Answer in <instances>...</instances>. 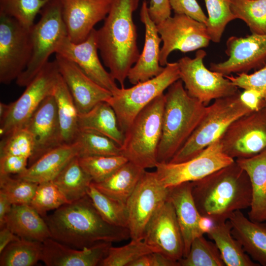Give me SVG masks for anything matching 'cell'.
Segmentation results:
<instances>
[{
    "label": "cell",
    "instance_id": "obj_1",
    "mask_svg": "<svg viewBox=\"0 0 266 266\" xmlns=\"http://www.w3.org/2000/svg\"><path fill=\"white\" fill-rule=\"evenodd\" d=\"M44 219L52 238L75 248L130 238L128 228L112 225L102 218L87 195L63 205Z\"/></svg>",
    "mask_w": 266,
    "mask_h": 266
},
{
    "label": "cell",
    "instance_id": "obj_2",
    "mask_svg": "<svg viewBox=\"0 0 266 266\" xmlns=\"http://www.w3.org/2000/svg\"><path fill=\"white\" fill-rule=\"evenodd\" d=\"M139 0H110L103 25L96 30L99 50L105 66L121 86L139 55L137 33L133 20Z\"/></svg>",
    "mask_w": 266,
    "mask_h": 266
},
{
    "label": "cell",
    "instance_id": "obj_3",
    "mask_svg": "<svg viewBox=\"0 0 266 266\" xmlns=\"http://www.w3.org/2000/svg\"><path fill=\"white\" fill-rule=\"evenodd\" d=\"M191 184L200 213L214 222L227 221L234 212L251 205L249 176L235 161Z\"/></svg>",
    "mask_w": 266,
    "mask_h": 266
},
{
    "label": "cell",
    "instance_id": "obj_4",
    "mask_svg": "<svg viewBox=\"0 0 266 266\" xmlns=\"http://www.w3.org/2000/svg\"><path fill=\"white\" fill-rule=\"evenodd\" d=\"M162 133L158 163L168 162L188 139L207 110V106L191 97L179 79L165 94Z\"/></svg>",
    "mask_w": 266,
    "mask_h": 266
},
{
    "label": "cell",
    "instance_id": "obj_5",
    "mask_svg": "<svg viewBox=\"0 0 266 266\" xmlns=\"http://www.w3.org/2000/svg\"><path fill=\"white\" fill-rule=\"evenodd\" d=\"M165 102L164 94L156 98L138 113L124 133L122 155L145 169L155 167L158 163Z\"/></svg>",
    "mask_w": 266,
    "mask_h": 266
},
{
    "label": "cell",
    "instance_id": "obj_6",
    "mask_svg": "<svg viewBox=\"0 0 266 266\" xmlns=\"http://www.w3.org/2000/svg\"><path fill=\"white\" fill-rule=\"evenodd\" d=\"M240 93L214 100L191 135L168 162L190 160L219 139L236 119L252 111L240 99Z\"/></svg>",
    "mask_w": 266,
    "mask_h": 266
},
{
    "label": "cell",
    "instance_id": "obj_7",
    "mask_svg": "<svg viewBox=\"0 0 266 266\" xmlns=\"http://www.w3.org/2000/svg\"><path fill=\"white\" fill-rule=\"evenodd\" d=\"M38 22L31 28L32 53L25 70L16 79L17 84L26 87L49 62L63 40L67 36L62 12L61 0H49L40 13Z\"/></svg>",
    "mask_w": 266,
    "mask_h": 266
},
{
    "label": "cell",
    "instance_id": "obj_8",
    "mask_svg": "<svg viewBox=\"0 0 266 266\" xmlns=\"http://www.w3.org/2000/svg\"><path fill=\"white\" fill-rule=\"evenodd\" d=\"M179 79L178 63H168L156 77L130 88L118 87L106 102L114 110L122 131L125 133L138 113Z\"/></svg>",
    "mask_w": 266,
    "mask_h": 266
},
{
    "label": "cell",
    "instance_id": "obj_9",
    "mask_svg": "<svg viewBox=\"0 0 266 266\" xmlns=\"http://www.w3.org/2000/svg\"><path fill=\"white\" fill-rule=\"evenodd\" d=\"M206 52L200 49L192 59L183 57L177 62L180 79L188 94L205 105L212 100L233 96L240 91L222 74L208 69L203 60Z\"/></svg>",
    "mask_w": 266,
    "mask_h": 266
},
{
    "label": "cell",
    "instance_id": "obj_10",
    "mask_svg": "<svg viewBox=\"0 0 266 266\" xmlns=\"http://www.w3.org/2000/svg\"><path fill=\"white\" fill-rule=\"evenodd\" d=\"M60 75L55 60L49 61L26 86L21 96L8 104L6 114L0 119L1 137L25 127L42 101L53 94Z\"/></svg>",
    "mask_w": 266,
    "mask_h": 266
},
{
    "label": "cell",
    "instance_id": "obj_11",
    "mask_svg": "<svg viewBox=\"0 0 266 266\" xmlns=\"http://www.w3.org/2000/svg\"><path fill=\"white\" fill-rule=\"evenodd\" d=\"M234 161L224 152L218 139L187 161L177 163H158L155 172L163 185L170 188L201 179Z\"/></svg>",
    "mask_w": 266,
    "mask_h": 266
},
{
    "label": "cell",
    "instance_id": "obj_12",
    "mask_svg": "<svg viewBox=\"0 0 266 266\" xmlns=\"http://www.w3.org/2000/svg\"><path fill=\"white\" fill-rule=\"evenodd\" d=\"M30 29L0 14V82L8 84L25 70L31 58Z\"/></svg>",
    "mask_w": 266,
    "mask_h": 266
},
{
    "label": "cell",
    "instance_id": "obj_13",
    "mask_svg": "<svg viewBox=\"0 0 266 266\" xmlns=\"http://www.w3.org/2000/svg\"><path fill=\"white\" fill-rule=\"evenodd\" d=\"M219 140L224 152L233 159L250 158L266 149V105L234 121Z\"/></svg>",
    "mask_w": 266,
    "mask_h": 266
},
{
    "label": "cell",
    "instance_id": "obj_14",
    "mask_svg": "<svg viewBox=\"0 0 266 266\" xmlns=\"http://www.w3.org/2000/svg\"><path fill=\"white\" fill-rule=\"evenodd\" d=\"M169 188L165 187L155 171H145L126 206L132 240H143L146 227L159 207L167 200Z\"/></svg>",
    "mask_w": 266,
    "mask_h": 266
},
{
    "label": "cell",
    "instance_id": "obj_15",
    "mask_svg": "<svg viewBox=\"0 0 266 266\" xmlns=\"http://www.w3.org/2000/svg\"><path fill=\"white\" fill-rule=\"evenodd\" d=\"M163 45L160 64L165 66L174 50L186 53L207 47L211 41L206 25L183 14H174L156 25Z\"/></svg>",
    "mask_w": 266,
    "mask_h": 266
},
{
    "label": "cell",
    "instance_id": "obj_16",
    "mask_svg": "<svg viewBox=\"0 0 266 266\" xmlns=\"http://www.w3.org/2000/svg\"><path fill=\"white\" fill-rule=\"evenodd\" d=\"M226 53L228 59L211 63L210 70L224 76L258 70L266 65V34L231 36L226 42Z\"/></svg>",
    "mask_w": 266,
    "mask_h": 266
},
{
    "label": "cell",
    "instance_id": "obj_17",
    "mask_svg": "<svg viewBox=\"0 0 266 266\" xmlns=\"http://www.w3.org/2000/svg\"><path fill=\"white\" fill-rule=\"evenodd\" d=\"M143 240L175 261L178 262L183 257V238L174 207L169 200L159 207L148 223Z\"/></svg>",
    "mask_w": 266,
    "mask_h": 266
},
{
    "label": "cell",
    "instance_id": "obj_18",
    "mask_svg": "<svg viewBox=\"0 0 266 266\" xmlns=\"http://www.w3.org/2000/svg\"><path fill=\"white\" fill-rule=\"evenodd\" d=\"M63 19L67 37L73 42L84 41L94 26L104 20L110 0H61Z\"/></svg>",
    "mask_w": 266,
    "mask_h": 266
},
{
    "label": "cell",
    "instance_id": "obj_19",
    "mask_svg": "<svg viewBox=\"0 0 266 266\" xmlns=\"http://www.w3.org/2000/svg\"><path fill=\"white\" fill-rule=\"evenodd\" d=\"M96 30L94 29L83 42L75 43L67 36L61 42L56 54L76 64L91 79L113 93L118 88L99 58Z\"/></svg>",
    "mask_w": 266,
    "mask_h": 266
},
{
    "label": "cell",
    "instance_id": "obj_20",
    "mask_svg": "<svg viewBox=\"0 0 266 266\" xmlns=\"http://www.w3.org/2000/svg\"><path fill=\"white\" fill-rule=\"evenodd\" d=\"M25 127L32 135L34 144L28 166L43 154L64 144L56 102L53 95L42 101Z\"/></svg>",
    "mask_w": 266,
    "mask_h": 266
},
{
    "label": "cell",
    "instance_id": "obj_21",
    "mask_svg": "<svg viewBox=\"0 0 266 266\" xmlns=\"http://www.w3.org/2000/svg\"><path fill=\"white\" fill-rule=\"evenodd\" d=\"M55 60L79 113L89 111L111 97V92L96 83L74 62L58 54Z\"/></svg>",
    "mask_w": 266,
    "mask_h": 266
},
{
    "label": "cell",
    "instance_id": "obj_22",
    "mask_svg": "<svg viewBox=\"0 0 266 266\" xmlns=\"http://www.w3.org/2000/svg\"><path fill=\"white\" fill-rule=\"evenodd\" d=\"M140 20L145 27V40L142 53L128 74L127 78L133 85L159 75L165 68L160 64V43L162 40L156 24L149 16L145 0L141 4Z\"/></svg>",
    "mask_w": 266,
    "mask_h": 266
},
{
    "label": "cell",
    "instance_id": "obj_23",
    "mask_svg": "<svg viewBox=\"0 0 266 266\" xmlns=\"http://www.w3.org/2000/svg\"><path fill=\"white\" fill-rule=\"evenodd\" d=\"M112 244L102 242L90 247L78 249L49 238L42 242L41 261L48 266H100Z\"/></svg>",
    "mask_w": 266,
    "mask_h": 266
},
{
    "label": "cell",
    "instance_id": "obj_24",
    "mask_svg": "<svg viewBox=\"0 0 266 266\" xmlns=\"http://www.w3.org/2000/svg\"><path fill=\"white\" fill-rule=\"evenodd\" d=\"M191 189L190 182L170 187L167 198L174 207L182 233L184 244L183 257L188 253L193 240L203 235L199 227L201 215L195 204Z\"/></svg>",
    "mask_w": 266,
    "mask_h": 266
},
{
    "label": "cell",
    "instance_id": "obj_25",
    "mask_svg": "<svg viewBox=\"0 0 266 266\" xmlns=\"http://www.w3.org/2000/svg\"><path fill=\"white\" fill-rule=\"evenodd\" d=\"M228 220L232 235L245 252L254 262L266 266V223L252 221L240 210L234 212Z\"/></svg>",
    "mask_w": 266,
    "mask_h": 266
},
{
    "label": "cell",
    "instance_id": "obj_26",
    "mask_svg": "<svg viewBox=\"0 0 266 266\" xmlns=\"http://www.w3.org/2000/svg\"><path fill=\"white\" fill-rule=\"evenodd\" d=\"M76 156L78 150L74 143L62 144L43 154L15 177L37 184L53 181Z\"/></svg>",
    "mask_w": 266,
    "mask_h": 266
},
{
    "label": "cell",
    "instance_id": "obj_27",
    "mask_svg": "<svg viewBox=\"0 0 266 266\" xmlns=\"http://www.w3.org/2000/svg\"><path fill=\"white\" fill-rule=\"evenodd\" d=\"M235 161L246 172L251 183L248 218L254 222L266 221V149L253 157Z\"/></svg>",
    "mask_w": 266,
    "mask_h": 266
},
{
    "label": "cell",
    "instance_id": "obj_28",
    "mask_svg": "<svg viewBox=\"0 0 266 266\" xmlns=\"http://www.w3.org/2000/svg\"><path fill=\"white\" fill-rule=\"evenodd\" d=\"M4 226L21 238L43 242L51 238L44 218L30 204H13Z\"/></svg>",
    "mask_w": 266,
    "mask_h": 266
},
{
    "label": "cell",
    "instance_id": "obj_29",
    "mask_svg": "<svg viewBox=\"0 0 266 266\" xmlns=\"http://www.w3.org/2000/svg\"><path fill=\"white\" fill-rule=\"evenodd\" d=\"M145 171L128 161L106 179L91 184L108 197L126 204Z\"/></svg>",
    "mask_w": 266,
    "mask_h": 266
},
{
    "label": "cell",
    "instance_id": "obj_30",
    "mask_svg": "<svg viewBox=\"0 0 266 266\" xmlns=\"http://www.w3.org/2000/svg\"><path fill=\"white\" fill-rule=\"evenodd\" d=\"M79 130H88L102 134L121 147L124 133L120 129L116 113L106 101H102L89 111L78 114Z\"/></svg>",
    "mask_w": 266,
    "mask_h": 266
},
{
    "label": "cell",
    "instance_id": "obj_31",
    "mask_svg": "<svg viewBox=\"0 0 266 266\" xmlns=\"http://www.w3.org/2000/svg\"><path fill=\"white\" fill-rule=\"evenodd\" d=\"M214 241L227 266H259L245 252L242 245L232 235L228 220L215 222L206 233Z\"/></svg>",
    "mask_w": 266,
    "mask_h": 266
},
{
    "label": "cell",
    "instance_id": "obj_32",
    "mask_svg": "<svg viewBox=\"0 0 266 266\" xmlns=\"http://www.w3.org/2000/svg\"><path fill=\"white\" fill-rule=\"evenodd\" d=\"M53 95L56 102L63 142L64 144H71L79 132V112L61 74Z\"/></svg>",
    "mask_w": 266,
    "mask_h": 266
},
{
    "label": "cell",
    "instance_id": "obj_33",
    "mask_svg": "<svg viewBox=\"0 0 266 266\" xmlns=\"http://www.w3.org/2000/svg\"><path fill=\"white\" fill-rule=\"evenodd\" d=\"M69 202L86 195L92 179L74 157L53 180Z\"/></svg>",
    "mask_w": 266,
    "mask_h": 266
},
{
    "label": "cell",
    "instance_id": "obj_34",
    "mask_svg": "<svg viewBox=\"0 0 266 266\" xmlns=\"http://www.w3.org/2000/svg\"><path fill=\"white\" fill-rule=\"evenodd\" d=\"M0 266H33L41 260L42 242L20 238L0 253Z\"/></svg>",
    "mask_w": 266,
    "mask_h": 266
},
{
    "label": "cell",
    "instance_id": "obj_35",
    "mask_svg": "<svg viewBox=\"0 0 266 266\" xmlns=\"http://www.w3.org/2000/svg\"><path fill=\"white\" fill-rule=\"evenodd\" d=\"M73 143L77 147L79 157L122 155L120 146L110 138L93 131L79 130Z\"/></svg>",
    "mask_w": 266,
    "mask_h": 266
},
{
    "label": "cell",
    "instance_id": "obj_36",
    "mask_svg": "<svg viewBox=\"0 0 266 266\" xmlns=\"http://www.w3.org/2000/svg\"><path fill=\"white\" fill-rule=\"evenodd\" d=\"M87 195L105 221L115 226L128 228V214L126 204L108 197L92 184L88 189Z\"/></svg>",
    "mask_w": 266,
    "mask_h": 266
},
{
    "label": "cell",
    "instance_id": "obj_37",
    "mask_svg": "<svg viewBox=\"0 0 266 266\" xmlns=\"http://www.w3.org/2000/svg\"><path fill=\"white\" fill-rule=\"evenodd\" d=\"M231 8L252 33L266 34V0H231Z\"/></svg>",
    "mask_w": 266,
    "mask_h": 266
},
{
    "label": "cell",
    "instance_id": "obj_38",
    "mask_svg": "<svg viewBox=\"0 0 266 266\" xmlns=\"http://www.w3.org/2000/svg\"><path fill=\"white\" fill-rule=\"evenodd\" d=\"M179 266H224L225 264L215 243L203 235L192 241L187 255L178 261Z\"/></svg>",
    "mask_w": 266,
    "mask_h": 266
},
{
    "label": "cell",
    "instance_id": "obj_39",
    "mask_svg": "<svg viewBox=\"0 0 266 266\" xmlns=\"http://www.w3.org/2000/svg\"><path fill=\"white\" fill-rule=\"evenodd\" d=\"M208 20L206 25L211 41H221L227 25L236 19L231 8V0H204Z\"/></svg>",
    "mask_w": 266,
    "mask_h": 266
},
{
    "label": "cell",
    "instance_id": "obj_40",
    "mask_svg": "<svg viewBox=\"0 0 266 266\" xmlns=\"http://www.w3.org/2000/svg\"><path fill=\"white\" fill-rule=\"evenodd\" d=\"M49 0H0V14L15 19L30 29L36 15Z\"/></svg>",
    "mask_w": 266,
    "mask_h": 266
},
{
    "label": "cell",
    "instance_id": "obj_41",
    "mask_svg": "<svg viewBox=\"0 0 266 266\" xmlns=\"http://www.w3.org/2000/svg\"><path fill=\"white\" fill-rule=\"evenodd\" d=\"M80 164L90 175L93 182H100L107 178L128 160L123 155L94 156L79 157Z\"/></svg>",
    "mask_w": 266,
    "mask_h": 266
},
{
    "label": "cell",
    "instance_id": "obj_42",
    "mask_svg": "<svg viewBox=\"0 0 266 266\" xmlns=\"http://www.w3.org/2000/svg\"><path fill=\"white\" fill-rule=\"evenodd\" d=\"M157 252L143 240H132L121 247L109 248L108 253L100 264V266H129L140 257Z\"/></svg>",
    "mask_w": 266,
    "mask_h": 266
},
{
    "label": "cell",
    "instance_id": "obj_43",
    "mask_svg": "<svg viewBox=\"0 0 266 266\" xmlns=\"http://www.w3.org/2000/svg\"><path fill=\"white\" fill-rule=\"evenodd\" d=\"M38 184L10 175H0V191L12 204H30Z\"/></svg>",
    "mask_w": 266,
    "mask_h": 266
},
{
    "label": "cell",
    "instance_id": "obj_44",
    "mask_svg": "<svg viewBox=\"0 0 266 266\" xmlns=\"http://www.w3.org/2000/svg\"><path fill=\"white\" fill-rule=\"evenodd\" d=\"M69 203L53 181L38 184L30 205L43 217L47 212Z\"/></svg>",
    "mask_w": 266,
    "mask_h": 266
},
{
    "label": "cell",
    "instance_id": "obj_45",
    "mask_svg": "<svg viewBox=\"0 0 266 266\" xmlns=\"http://www.w3.org/2000/svg\"><path fill=\"white\" fill-rule=\"evenodd\" d=\"M0 155H12L31 158L34 149L33 137L25 127L18 129L1 137Z\"/></svg>",
    "mask_w": 266,
    "mask_h": 266
},
{
    "label": "cell",
    "instance_id": "obj_46",
    "mask_svg": "<svg viewBox=\"0 0 266 266\" xmlns=\"http://www.w3.org/2000/svg\"><path fill=\"white\" fill-rule=\"evenodd\" d=\"M237 74L225 76L238 88L257 91L266 100V65L252 73Z\"/></svg>",
    "mask_w": 266,
    "mask_h": 266
},
{
    "label": "cell",
    "instance_id": "obj_47",
    "mask_svg": "<svg viewBox=\"0 0 266 266\" xmlns=\"http://www.w3.org/2000/svg\"><path fill=\"white\" fill-rule=\"evenodd\" d=\"M169 2L174 14L185 15L206 25L208 18L197 0H169Z\"/></svg>",
    "mask_w": 266,
    "mask_h": 266
},
{
    "label": "cell",
    "instance_id": "obj_48",
    "mask_svg": "<svg viewBox=\"0 0 266 266\" xmlns=\"http://www.w3.org/2000/svg\"><path fill=\"white\" fill-rule=\"evenodd\" d=\"M29 159L12 155H0V175L19 174L28 166Z\"/></svg>",
    "mask_w": 266,
    "mask_h": 266
},
{
    "label": "cell",
    "instance_id": "obj_49",
    "mask_svg": "<svg viewBox=\"0 0 266 266\" xmlns=\"http://www.w3.org/2000/svg\"><path fill=\"white\" fill-rule=\"evenodd\" d=\"M169 0H150L148 11L152 21L158 24L171 16Z\"/></svg>",
    "mask_w": 266,
    "mask_h": 266
},
{
    "label": "cell",
    "instance_id": "obj_50",
    "mask_svg": "<svg viewBox=\"0 0 266 266\" xmlns=\"http://www.w3.org/2000/svg\"><path fill=\"white\" fill-rule=\"evenodd\" d=\"M240 99L252 111L258 110L266 105V100L259 92L253 89H244L240 92Z\"/></svg>",
    "mask_w": 266,
    "mask_h": 266
},
{
    "label": "cell",
    "instance_id": "obj_51",
    "mask_svg": "<svg viewBox=\"0 0 266 266\" xmlns=\"http://www.w3.org/2000/svg\"><path fill=\"white\" fill-rule=\"evenodd\" d=\"M148 258L149 266H179L178 262L158 252L149 253Z\"/></svg>",
    "mask_w": 266,
    "mask_h": 266
},
{
    "label": "cell",
    "instance_id": "obj_52",
    "mask_svg": "<svg viewBox=\"0 0 266 266\" xmlns=\"http://www.w3.org/2000/svg\"><path fill=\"white\" fill-rule=\"evenodd\" d=\"M21 238L14 234L6 226L0 228V253L9 243Z\"/></svg>",
    "mask_w": 266,
    "mask_h": 266
},
{
    "label": "cell",
    "instance_id": "obj_53",
    "mask_svg": "<svg viewBox=\"0 0 266 266\" xmlns=\"http://www.w3.org/2000/svg\"><path fill=\"white\" fill-rule=\"evenodd\" d=\"M12 205L6 196L0 191V228L5 226V218L10 212Z\"/></svg>",
    "mask_w": 266,
    "mask_h": 266
},
{
    "label": "cell",
    "instance_id": "obj_54",
    "mask_svg": "<svg viewBox=\"0 0 266 266\" xmlns=\"http://www.w3.org/2000/svg\"><path fill=\"white\" fill-rule=\"evenodd\" d=\"M215 222L209 217L201 216L199 221V227L204 233H207L214 226Z\"/></svg>",
    "mask_w": 266,
    "mask_h": 266
}]
</instances>
